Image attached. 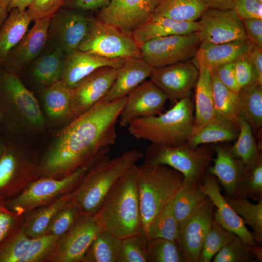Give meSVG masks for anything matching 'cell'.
<instances>
[{
  "mask_svg": "<svg viewBox=\"0 0 262 262\" xmlns=\"http://www.w3.org/2000/svg\"><path fill=\"white\" fill-rule=\"evenodd\" d=\"M127 96L102 99L71 120L56 137L40 166L42 177L61 178L94 160L116 143V125Z\"/></svg>",
  "mask_w": 262,
  "mask_h": 262,
  "instance_id": "obj_1",
  "label": "cell"
},
{
  "mask_svg": "<svg viewBox=\"0 0 262 262\" xmlns=\"http://www.w3.org/2000/svg\"><path fill=\"white\" fill-rule=\"evenodd\" d=\"M135 166L118 179L93 215L100 229L121 239L143 232Z\"/></svg>",
  "mask_w": 262,
  "mask_h": 262,
  "instance_id": "obj_2",
  "label": "cell"
},
{
  "mask_svg": "<svg viewBox=\"0 0 262 262\" xmlns=\"http://www.w3.org/2000/svg\"><path fill=\"white\" fill-rule=\"evenodd\" d=\"M135 172L143 232L147 237L153 223L183 185L184 176L167 165L145 163L136 165Z\"/></svg>",
  "mask_w": 262,
  "mask_h": 262,
  "instance_id": "obj_3",
  "label": "cell"
},
{
  "mask_svg": "<svg viewBox=\"0 0 262 262\" xmlns=\"http://www.w3.org/2000/svg\"><path fill=\"white\" fill-rule=\"evenodd\" d=\"M109 150L100 155L74 190L73 199L82 212L93 215L118 179L144 156L138 149L126 151L111 158Z\"/></svg>",
  "mask_w": 262,
  "mask_h": 262,
  "instance_id": "obj_4",
  "label": "cell"
},
{
  "mask_svg": "<svg viewBox=\"0 0 262 262\" xmlns=\"http://www.w3.org/2000/svg\"><path fill=\"white\" fill-rule=\"evenodd\" d=\"M194 105L190 97L179 100L159 115L137 118L128 124L129 133L151 144L177 146L187 144L194 131Z\"/></svg>",
  "mask_w": 262,
  "mask_h": 262,
  "instance_id": "obj_5",
  "label": "cell"
},
{
  "mask_svg": "<svg viewBox=\"0 0 262 262\" xmlns=\"http://www.w3.org/2000/svg\"><path fill=\"white\" fill-rule=\"evenodd\" d=\"M0 121L7 129L18 125L43 127L44 120L38 102L19 76L0 69Z\"/></svg>",
  "mask_w": 262,
  "mask_h": 262,
  "instance_id": "obj_6",
  "label": "cell"
},
{
  "mask_svg": "<svg viewBox=\"0 0 262 262\" xmlns=\"http://www.w3.org/2000/svg\"><path fill=\"white\" fill-rule=\"evenodd\" d=\"M214 154L213 146L208 144L192 148L187 144L177 146L151 144L145 151L144 163L169 166L181 173L184 181L198 185Z\"/></svg>",
  "mask_w": 262,
  "mask_h": 262,
  "instance_id": "obj_7",
  "label": "cell"
},
{
  "mask_svg": "<svg viewBox=\"0 0 262 262\" xmlns=\"http://www.w3.org/2000/svg\"><path fill=\"white\" fill-rule=\"evenodd\" d=\"M61 178L42 177L29 182L17 195L4 200L11 211L23 216L33 210L75 190L97 158Z\"/></svg>",
  "mask_w": 262,
  "mask_h": 262,
  "instance_id": "obj_8",
  "label": "cell"
},
{
  "mask_svg": "<svg viewBox=\"0 0 262 262\" xmlns=\"http://www.w3.org/2000/svg\"><path fill=\"white\" fill-rule=\"evenodd\" d=\"M78 50L109 59L141 58L139 47L132 35L94 17Z\"/></svg>",
  "mask_w": 262,
  "mask_h": 262,
  "instance_id": "obj_9",
  "label": "cell"
},
{
  "mask_svg": "<svg viewBox=\"0 0 262 262\" xmlns=\"http://www.w3.org/2000/svg\"><path fill=\"white\" fill-rule=\"evenodd\" d=\"M200 43L196 32L155 38L142 44L139 49L141 58L151 67L157 68L194 58Z\"/></svg>",
  "mask_w": 262,
  "mask_h": 262,
  "instance_id": "obj_10",
  "label": "cell"
},
{
  "mask_svg": "<svg viewBox=\"0 0 262 262\" xmlns=\"http://www.w3.org/2000/svg\"><path fill=\"white\" fill-rule=\"evenodd\" d=\"M93 17L86 12L61 7L51 17L47 43L58 46L66 55L78 50L88 33Z\"/></svg>",
  "mask_w": 262,
  "mask_h": 262,
  "instance_id": "obj_11",
  "label": "cell"
},
{
  "mask_svg": "<svg viewBox=\"0 0 262 262\" xmlns=\"http://www.w3.org/2000/svg\"><path fill=\"white\" fill-rule=\"evenodd\" d=\"M100 229L92 215L82 213L58 238L47 261L81 262Z\"/></svg>",
  "mask_w": 262,
  "mask_h": 262,
  "instance_id": "obj_12",
  "label": "cell"
},
{
  "mask_svg": "<svg viewBox=\"0 0 262 262\" xmlns=\"http://www.w3.org/2000/svg\"><path fill=\"white\" fill-rule=\"evenodd\" d=\"M199 19L201 42L218 44L248 39L242 19L233 9L208 8Z\"/></svg>",
  "mask_w": 262,
  "mask_h": 262,
  "instance_id": "obj_13",
  "label": "cell"
},
{
  "mask_svg": "<svg viewBox=\"0 0 262 262\" xmlns=\"http://www.w3.org/2000/svg\"><path fill=\"white\" fill-rule=\"evenodd\" d=\"M159 0H109L96 18L121 32L132 33L152 15Z\"/></svg>",
  "mask_w": 262,
  "mask_h": 262,
  "instance_id": "obj_14",
  "label": "cell"
},
{
  "mask_svg": "<svg viewBox=\"0 0 262 262\" xmlns=\"http://www.w3.org/2000/svg\"><path fill=\"white\" fill-rule=\"evenodd\" d=\"M33 167L29 158L6 141L0 158V197L5 200L15 196L35 179Z\"/></svg>",
  "mask_w": 262,
  "mask_h": 262,
  "instance_id": "obj_15",
  "label": "cell"
},
{
  "mask_svg": "<svg viewBox=\"0 0 262 262\" xmlns=\"http://www.w3.org/2000/svg\"><path fill=\"white\" fill-rule=\"evenodd\" d=\"M199 74L195 61H183L165 66L153 68L150 81L166 96L176 101L190 97Z\"/></svg>",
  "mask_w": 262,
  "mask_h": 262,
  "instance_id": "obj_16",
  "label": "cell"
},
{
  "mask_svg": "<svg viewBox=\"0 0 262 262\" xmlns=\"http://www.w3.org/2000/svg\"><path fill=\"white\" fill-rule=\"evenodd\" d=\"M214 205L209 200L179 225L176 242L187 262H198L204 241L214 220Z\"/></svg>",
  "mask_w": 262,
  "mask_h": 262,
  "instance_id": "obj_17",
  "label": "cell"
},
{
  "mask_svg": "<svg viewBox=\"0 0 262 262\" xmlns=\"http://www.w3.org/2000/svg\"><path fill=\"white\" fill-rule=\"evenodd\" d=\"M197 187L216 207L213 218L217 223L233 233L246 245L257 246L252 233L221 194L219 182L214 176L207 172Z\"/></svg>",
  "mask_w": 262,
  "mask_h": 262,
  "instance_id": "obj_18",
  "label": "cell"
},
{
  "mask_svg": "<svg viewBox=\"0 0 262 262\" xmlns=\"http://www.w3.org/2000/svg\"><path fill=\"white\" fill-rule=\"evenodd\" d=\"M52 16L34 20L33 26L9 53L1 69L18 76L26 69L47 44L48 30Z\"/></svg>",
  "mask_w": 262,
  "mask_h": 262,
  "instance_id": "obj_19",
  "label": "cell"
},
{
  "mask_svg": "<svg viewBox=\"0 0 262 262\" xmlns=\"http://www.w3.org/2000/svg\"><path fill=\"white\" fill-rule=\"evenodd\" d=\"M215 157L213 165L209 166L207 172L214 176L222 185L226 196L231 198L244 197L246 177L249 168L232 154L230 147L213 146Z\"/></svg>",
  "mask_w": 262,
  "mask_h": 262,
  "instance_id": "obj_20",
  "label": "cell"
},
{
  "mask_svg": "<svg viewBox=\"0 0 262 262\" xmlns=\"http://www.w3.org/2000/svg\"><path fill=\"white\" fill-rule=\"evenodd\" d=\"M116 69L112 66L100 67L72 89L71 108L75 117L103 98L115 80Z\"/></svg>",
  "mask_w": 262,
  "mask_h": 262,
  "instance_id": "obj_21",
  "label": "cell"
},
{
  "mask_svg": "<svg viewBox=\"0 0 262 262\" xmlns=\"http://www.w3.org/2000/svg\"><path fill=\"white\" fill-rule=\"evenodd\" d=\"M167 100L159 87L150 80H145L127 96L118 118L120 125L126 127L134 119L159 114Z\"/></svg>",
  "mask_w": 262,
  "mask_h": 262,
  "instance_id": "obj_22",
  "label": "cell"
},
{
  "mask_svg": "<svg viewBox=\"0 0 262 262\" xmlns=\"http://www.w3.org/2000/svg\"><path fill=\"white\" fill-rule=\"evenodd\" d=\"M127 59L106 58L77 50L66 56L59 80L72 89L84 78L98 68L103 66L118 68Z\"/></svg>",
  "mask_w": 262,
  "mask_h": 262,
  "instance_id": "obj_23",
  "label": "cell"
},
{
  "mask_svg": "<svg viewBox=\"0 0 262 262\" xmlns=\"http://www.w3.org/2000/svg\"><path fill=\"white\" fill-rule=\"evenodd\" d=\"M153 67L142 58L127 59L116 69L115 80L102 99L108 102L127 96L140 84L150 77Z\"/></svg>",
  "mask_w": 262,
  "mask_h": 262,
  "instance_id": "obj_24",
  "label": "cell"
},
{
  "mask_svg": "<svg viewBox=\"0 0 262 262\" xmlns=\"http://www.w3.org/2000/svg\"><path fill=\"white\" fill-rule=\"evenodd\" d=\"M66 56L59 47L47 43L42 52L26 69L36 85L43 89L60 80Z\"/></svg>",
  "mask_w": 262,
  "mask_h": 262,
  "instance_id": "obj_25",
  "label": "cell"
},
{
  "mask_svg": "<svg viewBox=\"0 0 262 262\" xmlns=\"http://www.w3.org/2000/svg\"><path fill=\"white\" fill-rule=\"evenodd\" d=\"M198 22L175 20L167 17L152 15L132 34L139 46L157 37L172 35H185L197 32Z\"/></svg>",
  "mask_w": 262,
  "mask_h": 262,
  "instance_id": "obj_26",
  "label": "cell"
},
{
  "mask_svg": "<svg viewBox=\"0 0 262 262\" xmlns=\"http://www.w3.org/2000/svg\"><path fill=\"white\" fill-rule=\"evenodd\" d=\"M195 58L199 71L194 87V129H196L214 117L215 110L211 72L197 53Z\"/></svg>",
  "mask_w": 262,
  "mask_h": 262,
  "instance_id": "obj_27",
  "label": "cell"
},
{
  "mask_svg": "<svg viewBox=\"0 0 262 262\" xmlns=\"http://www.w3.org/2000/svg\"><path fill=\"white\" fill-rule=\"evenodd\" d=\"M252 44L248 39L218 44L201 42L197 53L210 70L221 65L235 62L246 56Z\"/></svg>",
  "mask_w": 262,
  "mask_h": 262,
  "instance_id": "obj_28",
  "label": "cell"
},
{
  "mask_svg": "<svg viewBox=\"0 0 262 262\" xmlns=\"http://www.w3.org/2000/svg\"><path fill=\"white\" fill-rule=\"evenodd\" d=\"M74 190L23 216L20 226L25 234L31 238L45 234L55 214L73 199Z\"/></svg>",
  "mask_w": 262,
  "mask_h": 262,
  "instance_id": "obj_29",
  "label": "cell"
},
{
  "mask_svg": "<svg viewBox=\"0 0 262 262\" xmlns=\"http://www.w3.org/2000/svg\"><path fill=\"white\" fill-rule=\"evenodd\" d=\"M239 124L215 115L201 127L194 129L187 144L192 148L198 146L236 140Z\"/></svg>",
  "mask_w": 262,
  "mask_h": 262,
  "instance_id": "obj_30",
  "label": "cell"
},
{
  "mask_svg": "<svg viewBox=\"0 0 262 262\" xmlns=\"http://www.w3.org/2000/svg\"><path fill=\"white\" fill-rule=\"evenodd\" d=\"M33 21L26 10L11 9L0 29V69L10 51L28 31Z\"/></svg>",
  "mask_w": 262,
  "mask_h": 262,
  "instance_id": "obj_31",
  "label": "cell"
},
{
  "mask_svg": "<svg viewBox=\"0 0 262 262\" xmlns=\"http://www.w3.org/2000/svg\"><path fill=\"white\" fill-rule=\"evenodd\" d=\"M72 91L60 80L42 89V102L49 118L70 121L75 118L71 108Z\"/></svg>",
  "mask_w": 262,
  "mask_h": 262,
  "instance_id": "obj_32",
  "label": "cell"
},
{
  "mask_svg": "<svg viewBox=\"0 0 262 262\" xmlns=\"http://www.w3.org/2000/svg\"><path fill=\"white\" fill-rule=\"evenodd\" d=\"M207 9L201 0H159L152 15L196 21Z\"/></svg>",
  "mask_w": 262,
  "mask_h": 262,
  "instance_id": "obj_33",
  "label": "cell"
},
{
  "mask_svg": "<svg viewBox=\"0 0 262 262\" xmlns=\"http://www.w3.org/2000/svg\"><path fill=\"white\" fill-rule=\"evenodd\" d=\"M122 240L100 229L84 254L81 262H117Z\"/></svg>",
  "mask_w": 262,
  "mask_h": 262,
  "instance_id": "obj_34",
  "label": "cell"
},
{
  "mask_svg": "<svg viewBox=\"0 0 262 262\" xmlns=\"http://www.w3.org/2000/svg\"><path fill=\"white\" fill-rule=\"evenodd\" d=\"M239 116L254 130L262 125V86L257 83L241 88L238 93Z\"/></svg>",
  "mask_w": 262,
  "mask_h": 262,
  "instance_id": "obj_35",
  "label": "cell"
},
{
  "mask_svg": "<svg viewBox=\"0 0 262 262\" xmlns=\"http://www.w3.org/2000/svg\"><path fill=\"white\" fill-rule=\"evenodd\" d=\"M238 124L239 133L230 150L233 156L250 168L262 160L261 150L256 144L250 125L240 116Z\"/></svg>",
  "mask_w": 262,
  "mask_h": 262,
  "instance_id": "obj_36",
  "label": "cell"
},
{
  "mask_svg": "<svg viewBox=\"0 0 262 262\" xmlns=\"http://www.w3.org/2000/svg\"><path fill=\"white\" fill-rule=\"evenodd\" d=\"M197 185L183 181L173 201V210L179 225L202 207L209 200Z\"/></svg>",
  "mask_w": 262,
  "mask_h": 262,
  "instance_id": "obj_37",
  "label": "cell"
},
{
  "mask_svg": "<svg viewBox=\"0 0 262 262\" xmlns=\"http://www.w3.org/2000/svg\"><path fill=\"white\" fill-rule=\"evenodd\" d=\"M211 72L213 80L215 115L238 123V93L229 89L219 81L214 73Z\"/></svg>",
  "mask_w": 262,
  "mask_h": 262,
  "instance_id": "obj_38",
  "label": "cell"
},
{
  "mask_svg": "<svg viewBox=\"0 0 262 262\" xmlns=\"http://www.w3.org/2000/svg\"><path fill=\"white\" fill-rule=\"evenodd\" d=\"M225 199L241 218L244 223L252 229V234L256 242H262V199L257 204L249 202L246 197L237 199L227 196Z\"/></svg>",
  "mask_w": 262,
  "mask_h": 262,
  "instance_id": "obj_39",
  "label": "cell"
},
{
  "mask_svg": "<svg viewBox=\"0 0 262 262\" xmlns=\"http://www.w3.org/2000/svg\"><path fill=\"white\" fill-rule=\"evenodd\" d=\"M147 255L148 262H187L177 242L163 238L148 241Z\"/></svg>",
  "mask_w": 262,
  "mask_h": 262,
  "instance_id": "obj_40",
  "label": "cell"
},
{
  "mask_svg": "<svg viewBox=\"0 0 262 262\" xmlns=\"http://www.w3.org/2000/svg\"><path fill=\"white\" fill-rule=\"evenodd\" d=\"M235 236L213 220L205 237L198 262H210Z\"/></svg>",
  "mask_w": 262,
  "mask_h": 262,
  "instance_id": "obj_41",
  "label": "cell"
},
{
  "mask_svg": "<svg viewBox=\"0 0 262 262\" xmlns=\"http://www.w3.org/2000/svg\"><path fill=\"white\" fill-rule=\"evenodd\" d=\"M174 198L153 223L147 232V240L155 238H163L177 241L179 224L173 210Z\"/></svg>",
  "mask_w": 262,
  "mask_h": 262,
  "instance_id": "obj_42",
  "label": "cell"
},
{
  "mask_svg": "<svg viewBox=\"0 0 262 262\" xmlns=\"http://www.w3.org/2000/svg\"><path fill=\"white\" fill-rule=\"evenodd\" d=\"M33 239L19 225L0 247V262H19Z\"/></svg>",
  "mask_w": 262,
  "mask_h": 262,
  "instance_id": "obj_43",
  "label": "cell"
},
{
  "mask_svg": "<svg viewBox=\"0 0 262 262\" xmlns=\"http://www.w3.org/2000/svg\"><path fill=\"white\" fill-rule=\"evenodd\" d=\"M121 240L117 262H148V240L143 232L129 236Z\"/></svg>",
  "mask_w": 262,
  "mask_h": 262,
  "instance_id": "obj_44",
  "label": "cell"
},
{
  "mask_svg": "<svg viewBox=\"0 0 262 262\" xmlns=\"http://www.w3.org/2000/svg\"><path fill=\"white\" fill-rule=\"evenodd\" d=\"M82 213L80 206L73 198L55 214L45 234L59 237L71 227Z\"/></svg>",
  "mask_w": 262,
  "mask_h": 262,
  "instance_id": "obj_45",
  "label": "cell"
},
{
  "mask_svg": "<svg viewBox=\"0 0 262 262\" xmlns=\"http://www.w3.org/2000/svg\"><path fill=\"white\" fill-rule=\"evenodd\" d=\"M253 255L236 235L227 243L213 258V262H252Z\"/></svg>",
  "mask_w": 262,
  "mask_h": 262,
  "instance_id": "obj_46",
  "label": "cell"
},
{
  "mask_svg": "<svg viewBox=\"0 0 262 262\" xmlns=\"http://www.w3.org/2000/svg\"><path fill=\"white\" fill-rule=\"evenodd\" d=\"M58 238L46 234L33 238L27 251L19 262L47 261Z\"/></svg>",
  "mask_w": 262,
  "mask_h": 262,
  "instance_id": "obj_47",
  "label": "cell"
},
{
  "mask_svg": "<svg viewBox=\"0 0 262 262\" xmlns=\"http://www.w3.org/2000/svg\"><path fill=\"white\" fill-rule=\"evenodd\" d=\"M0 197V247L19 226L23 216L8 209Z\"/></svg>",
  "mask_w": 262,
  "mask_h": 262,
  "instance_id": "obj_48",
  "label": "cell"
},
{
  "mask_svg": "<svg viewBox=\"0 0 262 262\" xmlns=\"http://www.w3.org/2000/svg\"><path fill=\"white\" fill-rule=\"evenodd\" d=\"M244 196L254 200L262 199V160L249 168L246 179Z\"/></svg>",
  "mask_w": 262,
  "mask_h": 262,
  "instance_id": "obj_49",
  "label": "cell"
},
{
  "mask_svg": "<svg viewBox=\"0 0 262 262\" xmlns=\"http://www.w3.org/2000/svg\"><path fill=\"white\" fill-rule=\"evenodd\" d=\"M65 0H34L26 10L33 20L51 16L63 6Z\"/></svg>",
  "mask_w": 262,
  "mask_h": 262,
  "instance_id": "obj_50",
  "label": "cell"
},
{
  "mask_svg": "<svg viewBox=\"0 0 262 262\" xmlns=\"http://www.w3.org/2000/svg\"><path fill=\"white\" fill-rule=\"evenodd\" d=\"M234 64L236 81L241 88L257 83L255 70L247 55L237 60Z\"/></svg>",
  "mask_w": 262,
  "mask_h": 262,
  "instance_id": "obj_51",
  "label": "cell"
},
{
  "mask_svg": "<svg viewBox=\"0 0 262 262\" xmlns=\"http://www.w3.org/2000/svg\"><path fill=\"white\" fill-rule=\"evenodd\" d=\"M233 9L241 19H262V2L257 0H235Z\"/></svg>",
  "mask_w": 262,
  "mask_h": 262,
  "instance_id": "obj_52",
  "label": "cell"
},
{
  "mask_svg": "<svg viewBox=\"0 0 262 262\" xmlns=\"http://www.w3.org/2000/svg\"><path fill=\"white\" fill-rule=\"evenodd\" d=\"M210 71L214 73L219 81L229 89L238 93L241 88L235 77L234 62L221 65Z\"/></svg>",
  "mask_w": 262,
  "mask_h": 262,
  "instance_id": "obj_53",
  "label": "cell"
},
{
  "mask_svg": "<svg viewBox=\"0 0 262 262\" xmlns=\"http://www.w3.org/2000/svg\"><path fill=\"white\" fill-rule=\"evenodd\" d=\"M247 39L262 49V19H242Z\"/></svg>",
  "mask_w": 262,
  "mask_h": 262,
  "instance_id": "obj_54",
  "label": "cell"
},
{
  "mask_svg": "<svg viewBox=\"0 0 262 262\" xmlns=\"http://www.w3.org/2000/svg\"><path fill=\"white\" fill-rule=\"evenodd\" d=\"M108 2L109 0H65L62 7L88 12L100 9Z\"/></svg>",
  "mask_w": 262,
  "mask_h": 262,
  "instance_id": "obj_55",
  "label": "cell"
},
{
  "mask_svg": "<svg viewBox=\"0 0 262 262\" xmlns=\"http://www.w3.org/2000/svg\"><path fill=\"white\" fill-rule=\"evenodd\" d=\"M247 56L255 70L257 83L262 86V49L253 44Z\"/></svg>",
  "mask_w": 262,
  "mask_h": 262,
  "instance_id": "obj_56",
  "label": "cell"
},
{
  "mask_svg": "<svg viewBox=\"0 0 262 262\" xmlns=\"http://www.w3.org/2000/svg\"><path fill=\"white\" fill-rule=\"evenodd\" d=\"M207 8L233 9L235 0H201Z\"/></svg>",
  "mask_w": 262,
  "mask_h": 262,
  "instance_id": "obj_57",
  "label": "cell"
},
{
  "mask_svg": "<svg viewBox=\"0 0 262 262\" xmlns=\"http://www.w3.org/2000/svg\"><path fill=\"white\" fill-rule=\"evenodd\" d=\"M34 0H12L8 8L9 11L14 8L26 10L31 5Z\"/></svg>",
  "mask_w": 262,
  "mask_h": 262,
  "instance_id": "obj_58",
  "label": "cell"
},
{
  "mask_svg": "<svg viewBox=\"0 0 262 262\" xmlns=\"http://www.w3.org/2000/svg\"><path fill=\"white\" fill-rule=\"evenodd\" d=\"M9 12L7 7L0 0V29L7 18Z\"/></svg>",
  "mask_w": 262,
  "mask_h": 262,
  "instance_id": "obj_59",
  "label": "cell"
},
{
  "mask_svg": "<svg viewBox=\"0 0 262 262\" xmlns=\"http://www.w3.org/2000/svg\"><path fill=\"white\" fill-rule=\"evenodd\" d=\"M247 248L249 251L253 255L254 257L256 258L259 261H262V248L258 247V246H247Z\"/></svg>",
  "mask_w": 262,
  "mask_h": 262,
  "instance_id": "obj_60",
  "label": "cell"
},
{
  "mask_svg": "<svg viewBox=\"0 0 262 262\" xmlns=\"http://www.w3.org/2000/svg\"><path fill=\"white\" fill-rule=\"evenodd\" d=\"M6 141L0 135V158L2 155L5 148Z\"/></svg>",
  "mask_w": 262,
  "mask_h": 262,
  "instance_id": "obj_61",
  "label": "cell"
},
{
  "mask_svg": "<svg viewBox=\"0 0 262 262\" xmlns=\"http://www.w3.org/2000/svg\"><path fill=\"white\" fill-rule=\"evenodd\" d=\"M1 0L4 3V4L7 7V8L8 9L9 7L12 0Z\"/></svg>",
  "mask_w": 262,
  "mask_h": 262,
  "instance_id": "obj_62",
  "label": "cell"
},
{
  "mask_svg": "<svg viewBox=\"0 0 262 262\" xmlns=\"http://www.w3.org/2000/svg\"><path fill=\"white\" fill-rule=\"evenodd\" d=\"M258 0V1H259L260 2H262V0Z\"/></svg>",
  "mask_w": 262,
  "mask_h": 262,
  "instance_id": "obj_63",
  "label": "cell"
}]
</instances>
